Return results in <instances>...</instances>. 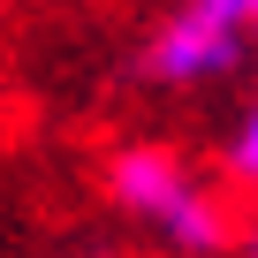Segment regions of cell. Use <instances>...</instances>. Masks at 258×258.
Wrapping results in <instances>:
<instances>
[{
	"label": "cell",
	"mask_w": 258,
	"mask_h": 258,
	"mask_svg": "<svg viewBox=\"0 0 258 258\" xmlns=\"http://www.w3.org/2000/svg\"><path fill=\"white\" fill-rule=\"evenodd\" d=\"M250 31H258L250 0H182L145 46V76L152 84H213L243 61Z\"/></svg>",
	"instance_id": "7a4b0ae2"
},
{
	"label": "cell",
	"mask_w": 258,
	"mask_h": 258,
	"mask_svg": "<svg viewBox=\"0 0 258 258\" xmlns=\"http://www.w3.org/2000/svg\"><path fill=\"white\" fill-rule=\"evenodd\" d=\"M250 258H258V228H250Z\"/></svg>",
	"instance_id": "277c9868"
},
{
	"label": "cell",
	"mask_w": 258,
	"mask_h": 258,
	"mask_svg": "<svg viewBox=\"0 0 258 258\" xmlns=\"http://www.w3.org/2000/svg\"><path fill=\"white\" fill-rule=\"evenodd\" d=\"M250 23H258V0H250Z\"/></svg>",
	"instance_id": "5b68a950"
},
{
	"label": "cell",
	"mask_w": 258,
	"mask_h": 258,
	"mask_svg": "<svg viewBox=\"0 0 258 258\" xmlns=\"http://www.w3.org/2000/svg\"><path fill=\"white\" fill-rule=\"evenodd\" d=\"M106 190H114L121 213L152 220L175 250H198V258H205V250L228 243V205H220L205 182H190V167H182L167 145H129V152H114Z\"/></svg>",
	"instance_id": "6da1fadb"
},
{
	"label": "cell",
	"mask_w": 258,
	"mask_h": 258,
	"mask_svg": "<svg viewBox=\"0 0 258 258\" xmlns=\"http://www.w3.org/2000/svg\"><path fill=\"white\" fill-rule=\"evenodd\" d=\"M228 175L258 190V106L243 114V129H235V145H228Z\"/></svg>",
	"instance_id": "3957f363"
}]
</instances>
